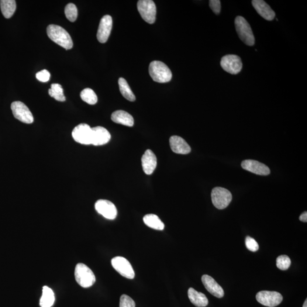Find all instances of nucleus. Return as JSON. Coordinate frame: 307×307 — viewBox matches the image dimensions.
Instances as JSON below:
<instances>
[{"mask_svg": "<svg viewBox=\"0 0 307 307\" xmlns=\"http://www.w3.org/2000/svg\"><path fill=\"white\" fill-rule=\"evenodd\" d=\"M47 33L51 40L64 49L70 50L73 47V42L70 34L63 27L50 25L47 27Z\"/></svg>", "mask_w": 307, "mask_h": 307, "instance_id": "1", "label": "nucleus"}, {"mask_svg": "<svg viewBox=\"0 0 307 307\" xmlns=\"http://www.w3.org/2000/svg\"><path fill=\"white\" fill-rule=\"evenodd\" d=\"M151 78L154 82L165 83L171 80L172 75L170 69L161 61H151L149 68Z\"/></svg>", "mask_w": 307, "mask_h": 307, "instance_id": "2", "label": "nucleus"}, {"mask_svg": "<svg viewBox=\"0 0 307 307\" xmlns=\"http://www.w3.org/2000/svg\"><path fill=\"white\" fill-rule=\"evenodd\" d=\"M75 277L78 284L83 288H89L95 284V275L87 265L79 263L76 266Z\"/></svg>", "mask_w": 307, "mask_h": 307, "instance_id": "3", "label": "nucleus"}, {"mask_svg": "<svg viewBox=\"0 0 307 307\" xmlns=\"http://www.w3.org/2000/svg\"><path fill=\"white\" fill-rule=\"evenodd\" d=\"M235 27L240 40L247 46H253L255 43L254 34L247 20L243 17H237Z\"/></svg>", "mask_w": 307, "mask_h": 307, "instance_id": "4", "label": "nucleus"}, {"mask_svg": "<svg viewBox=\"0 0 307 307\" xmlns=\"http://www.w3.org/2000/svg\"><path fill=\"white\" fill-rule=\"evenodd\" d=\"M212 202L214 206L219 209H224L232 201V195L227 189L223 187H215L211 192Z\"/></svg>", "mask_w": 307, "mask_h": 307, "instance_id": "5", "label": "nucleus"}, {"mask_svg": "<svg viewBox=\"0 0 307 307\" xmlns=\"http://www.w3.org/2000/svg\"><path fill=\"white\" fill-rule=\"evenodd\" d=\"M137 8L142 18L147 23L153 24L156 20V5L151 0H140L138 1Z\"/></svg>", "mask_w": 307, "mask_h": 307, "instance_id": "6", "label": "nucleus"}, {"mask_svg": "<svg viewBox=\"0 0 307 307\" xmlns=\"http://www.w3.org/2000/svg\"><path fill=\"white\" fill-rule=\"evenodd\" d=\"M220 64L224 71L232 75L239 74L243 68L242 61L236 55H227L223 57Z\"/></svg>", "mask_w": 307, "mask_h": 307, "instance_id": "7", "label": "nucleus"}, {"mask_svg": "<svg viewBox=\"0 0 307 307\" xmlns=\"http://www.w3.org/2000/svg\"><path fill=\"white\" fill-rule=\"evenodd\" d=\"M11 109L14 116L20 122L30 124L34 122L32 112L25 103L20 102H15L11 104Z\"/></svg>", "mask_w": 307, "mask_h": 307, "instance_id": "8", "label": "nucleus"}, {"mask_svg": "<svg viewBox=\"0 0 307 307\" xmlns=\"http://www.w3.org/2000/svg\"><path fill=\"white\" fill-rule=\"evenodd\" d=\"M112 266L120 275L127 279H132L135 277V272L132 266L126 258L116 257L111 261Z\"/></svg>", "mask_w": 307, "mask_h": 307, "instance_id": "9", "label": "nucleus"}, {"mask_svg": "<svg viewBox=\"0 0 307 307\" xmlns=\"http://www.w3.org/2000/svg\"><path fill=\"white\" fill-rule=\"evenodd\" d=\"M92 128L87 124L81 123L76 126L72 136L76 142L82 144H91Z\"/></svg>", "mask_w": 307, "mask_h": 307, "instance_id": "10", "label": "nucleus"}, {"mask_svg": "<svg viewBox=\"0 0 307 307\" xmlns=\"http://www.w3.org/2000/svg\"><path fill=\"white\" fill-rule=\"evenodd\" d=\"M256 299L262 305L274 307L281 304L283 301V296L278 292L262 291L257 294Z\"/></svg>", "mask_w": 307, "mask_h": 307, "instance_id": "11", "label": "nucleus"}, {"mask_svg": "<svg viewBox=\"0 0 307 307\" xmlns=\"http://www.w3.org/2000/svg\"><path fill=\"white\" fill-rule=\"evenodd\" d=\"M95 209L105 218L114 220L116 218L117 210L113 203L107 200H99L95 203Z\"/></svg>", "mask_w": 307, "mask_h": 307, "instance_id": "12", "label": "nucleus"}, {"mask_svg": "<svg viewBox=\"0 0 307 307\" xmlns=\"http://www.w3.org/2000/svg\"><path fill=\"white\" fill-rule=\"evenodd\" d=\"M112 26V17L109 15L103 16L100 22L97 33V39L100 42L104 43L108 41L111 33Z\"/></svg>", "mask_w": 307, "mask_h": 307, "instance_id": "13", "label": "nucleus"}, {"mask_svg": "<svg viewBox=\"0 0 307 307\" xmlns=\"http://www.w3.org/2000/svg\"><path fill=\"white\" fill-rule=\"evenodd\" d=\"M241 167L244 170L258 175L267 176L270 174V168L266 165L257 161L245 160L241 163Z\"/></svg>", "mask_w": 307, "mask_h": 307, "instance_id": "14", "label": "nucleus"}, {"mask_svg": "<svg viewBox=\"0 0 307 307\" xmlns=\"http://www.w3.org/2000/svg\"><path fill=\"white\" fill-rule=\"evenodd\" d=\"M92 130L91 144L94 146H102L109 143L111 136L104 127H95L92 128Z\"/></svg>", "mask_w": 307, "mask_h": 307, "instance_id": "15", "label": "nucleus"}, {"mask_svg": "<svg viewBox=\"0 0 307 307\" xmlns=\"http://www.w3.org/2000/svg\"><path fill=\"white\" fill-rule=\"evenodd\" d=\"M202 281L205 287L210 294L218 298H222L224 296V291L221 286L210 276H202Z\"/></svg>", "mask_w": 307, "mask_h": 307, "instance_id": "16", "label": "nucleus"}, {"mask_svg": "<svg viewBox=\"0 0 307 307\" xmlns=\"http://www.w3.org/2000/svg\"><path fill=\"white\" fill-rule=\"evenodd\" d=\"M141 161L144 173L148 175L152 174L157 167L156 155L151 150H147L143 155Z\"/></svg>", "mask_w": 307, "mask_h": 307, "instance_id": "17", "label": "nucleus"}, {"mask_svg": "<svg viewBox=\"0 0 307 307\" xmlns=\"http://www.w3.org/2000/svg\"><path fill=\"white\" fill-rule=\"evenodd\" d=\"M170 145L172 151L178 154H188L191 151V148L187 142L179 136L171 137Z\"/></svg>", "mask_w": 307, "mask_h": 307, "instance_id": "18", "label": "nucleus"}, {"mask_svg": "<svg viewBox=\"0 0 307 307\" xmlns=\"http://www.w3.org/2000/svg\"><path fill=\"white\" fill-rule=\"evenodd\" d=\"M252 5L257 13L267 20H273L275 13L267 3L262 0H253Z\"/></svg>", "mask_w": 307, "mask_h": 307, "instance_id": "19", "label": "nucleus"}, {"mask_svg": "<svg viewBox=\"0 0 307 307\" xmlns=\"http://www.w3.org/2000/svg\"><path fill=\"white\" fill-rule=\"evenodd\" d=\"M111 119L114 123L122 125L132 127L134 125V120L132 116L124 110H117L111 116Z\"/></svg>", "mask_w": 307, "mask_h": 307, "instance_id": "20", "label": "nucleus"}, {"mask_svg": "<svg viewBox=\"0 0 307 307\" xmlns=\"http://www.w3.org/2000/svg\"><path fill=\"white\" fill-rule=\"evenodd\" d=\"M188 296L191 302L196 307H205L208 305V300L206 296L202 292L196 291L194 288H189Z\"/></svg>", "mask_w": 307, "mask_h": 307, "instance_id": "21", "label": "nucleus"}, {"mask_svg": "<svg viewBox=\"0 0 307 307\" xmlns=\"http://www.w3.org/2000/svg\"><path fill=\"white\" fill-rule=\"evenodd\" d=\"M143 222L147 226L158 230H163L164 224L157 215L149 214L143 217Z\"/></svg>", "mask_w": 307, "mask_h": 307, "instance_id": "22", "label": "nucleus"}, {"mask_svg": "<svg viewBox=\"0 0 307 307\" xmlns=\"http://www.w3.org/2000/svg\"><path fill=\"white\" fill-rule=\"evenodd\" d=\"M55 302L54 293L52 289L44 286L42 289V295L40 300V305L41 307H51Z\"/></svg>", "mask_w": 307, "mask_h": 307, "instance_id": "23", "label": "nucleus"}, {"mask_svg": "<svg viewBox=\"0 0 307 307\" xmlns=\"http://www.w3.org/2000/svg\"><path fill=\"white\" fill-rule=\"evenodd\" d=\"M1 12L6 19H10L16 10V2L15 0H1L0 1Z\"/></svg>", "mask_w": 307, "mask_h": 307, "instance_id": "24", "label": "nucleus"}, {"mask_svg": "<svg viewBox=\"0 0 307 307\" xmlns=\"http://www.w3.org/2000/svg\"><path fill=\"white\" fill-rule=\"evenodd\" d=\"M119 85L120 92L124 98L130 102L136 101V96L134 95L125 79L120 78L119 80Z\"/></svg>", "mask_w": 307, "mask_h": 307, "instance_id": "25", "label": "nucleus"}, {"mask_svg": "<svg viewBox=\"0 0 307 307\" xmlns=\"http://www.w3.org/2000/svg\"><path fill=\"white\" fill-rule=\"evenodd\" d=\"M49 94L51 97L56 101L61 102L65 101V98L63 94V89L60 84H53L49 90Z\"/></svg>", "mask_w": 307, "mask_h": 307, "instance_id": "26", "label": "nucleus"}, {"mask_svg": "<svg viewBox=\"0 0 307 307\" xmlns=\"http://www.w3.org/2000/svg\"><path fill=\"white\" fill-rule=\"evenodd\" d=\"M81 99L88 104L95 105L97 103L98 99L95 92L91 88H85L81 93Z\"/></svg>", "mask_w": 307, "mask_h": 307, "instance_id": "27", "label": "nucleus"}, {"mask_svg": "<svg viewBox=\"0 0 307 307\" xmlns=\"http://www.w3.org/2000/svg\"><path fill=\"white\" fill-rule=\"evenodd\" d=\"M65 15L71 22H75L78 17V9L74 3H68L65 8Z\"/></svg>", "mask_w": 307, "mask_h": 307, "instance_id": "28", "label": "nucleus"}, {"mask_svg": "<svg viewBox=\"0 0 307 307\" xmlns=\"http://www.w3.org/2000/svg\"><path fill=\"white\" fill-rule=\"evenodd\" d=\"M291 260L286 255H282L277 259V266L282 270H286L290 266Z\"/></svg>", "mask_w": 307, "mask_h": 307, "instance_id": "29", "label": "nucleus"}, {"mask_svg": "<svg viewBox=\"0 0 307 307\" xmlns=\"http://www.w3.org/2000/svg\"><path fill=\"white\" fill-rule=\"evenodd\" d=\"M120 307H136V303L129 296L123 295L120 298Z\"/></svg>", "mask_w": 307, "mask_h": 307, "instance_id": "30", "label": "nucleus"}, {"mask_svg": "<svg viewBox=\"0 0 307 307\" xmlns=\"http://www.w3.org/2000/svg\"><path fill=\"white\" fill-rule=\"evenodd\" d=\"M246 245L247 249L251 251H253V252H255V251H257L259 249V246L257 241L250 236H247L246 238Z\"/></svg>", "mask_w": 307, "mask_h": 307, "instance_id": "31", "label": "nucleus"}, {"mask_svg": "<svg viewBox=\"0 0 307 307\" xmlns=\"http://www.w3.org/2000/svg\"><path fill=\"white\" fill-rule=\"evenodd\" d=\"M36 78L39 81L41 82H49L50 78V74L49 71L46 70H43L38 72L36 74Z\"/></svg>", "mask_w": 307, "mask_h": 307, "instance_id": "32", "label": "nucleus"}, {"mask_svg": "<svg viewBox=\"0 0 307 307\" xmlns=\"http://www.w3.org/2000/svg\"><path fill=\"white\" fill-rule=\"evenodd\" d=\"M209 6L216 15H219L221 11V2L219 0H210Z\"/></svg>", "mask_w": 307, "mask_h": 307, "instance_id": "33", "label": "nucleus"}, {"mask_svg": "<svg viewBox=\"0 0 307 307\" xmlns=\"http://www.w3.org/2000/svg\"><path fill=\"white\" fill-rule=\"evenodd\" d=\"M299 220L302 222L307 223V212H303L299 217Z\"/></svg>", "mask_w": 307, "mask_h": 307, "instance_id": "34", "label": "nucleus"}, {"mask_svg": "<svg viewBox=\"0 0 307 307\" xmlns=\"http://www.w3.org/2000/svg\"><path fill=\"white\" fill-rule=\"evenodd\" d=\"M303 307H307V300H306L305 302L304 303V305H303Z\"/></svg>", "mask_w": 307, "mask_h": 307, "instance_id": "35", "label": "nucleus"}]
</instances>
